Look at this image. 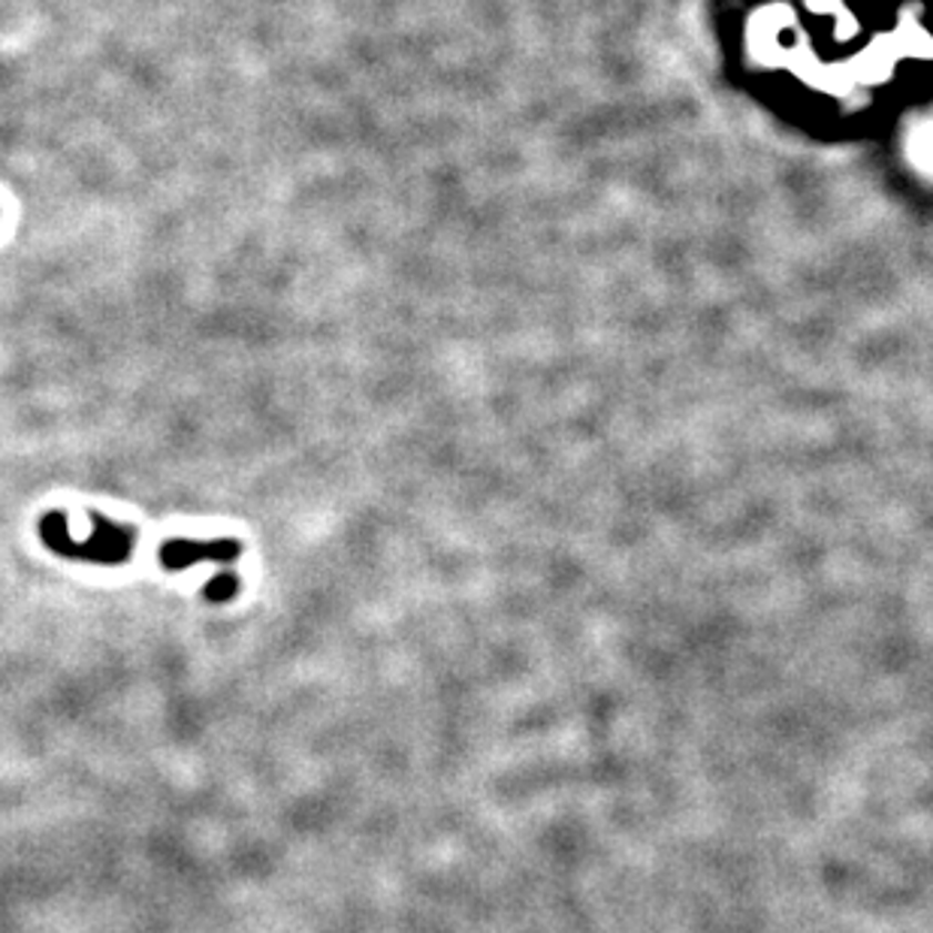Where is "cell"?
Instances as JSON below:
<instances>
[{
	"label": "cell",
	"instance_id": "obj_2",
	"mask_svg": "<svg viewBox=\"0 0 933 933\" xmlns=\"http://www.w3.org/2000/svg\"><path fill=\"white\" fill-rule=\"evenodd\" d=\"M236 592H240V577L227 575V571L212 577V584L206 587V598L209 601H217V605H221V601H230Z\"/></svg>",
	"mask_w": 933,
	"mask_h": 933
},
{
	"label": "cell",
	"instance_id": "obj_1",
	"mask_svg": "<svg viewBox=\"0 0 933 933\" xmlns=\"http://www.w3.org/2000/svg\"><path fill=\"white\" fill-rule=\"evenodd\" d=\"M233 562L240 559V544L233 541H215V544H194V541H173L161 547V565H166L170 571H182L196 562Z\"/></svg>",
	"mask_w": 933,
	"mask_h": 933
}]
</instances>
